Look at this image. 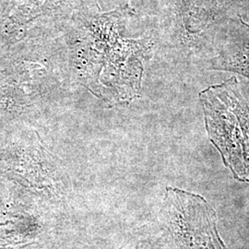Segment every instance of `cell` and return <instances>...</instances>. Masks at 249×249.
I'll list each match as a JSON object with an SVG mask.
<instances>
[{"label":"cell","mask_w":249,"mask_h":249,"mask_svg":"<svg viewBox=\"0 0 249 249\" xmlns=\"http://www.w3.org/2000/svg\"><path fill=\"white\" fill-rule=\"evenodd\" d=\"M161 216L181 249H225L214 211L202 196L167 187Z\"/></svg>","instance_id":"7a4b0ae2"},{"label":"cell","mask_w":249,"mask_h":249,"mask_svg":"<svg viewBox=\"0 0 249 249\" xmlns=\"http://www.w3.org/2000/svg\"><path fill=\"white\" fill-rule=\"evenodd\" d=\"M0 176L24 187L46 209H66L73 197L71 181L61 160L37 132L0 151Z\"/></svg>","instance_id":"6da1fadb"},{"label":"cell","mask_w":249,"mask_h":249,"mask_svg":"<svg viewBox=\"0 0 249 249\" xmlns=\"http://www.w3.org/2000/svg\"><path fill=\"white\" fill-rule=\"evenodd\" d=\"M201 94L206 107V124L212 142L223 156L234 178L247 181L249 166V121L236 96L223 104L213 89Z\"/></svg>","instance_id":"3957f363"},{"label":"cell","mask_w":249,"mask_h":249,"mask_svg":"<svg viewBox=\"0 0 249 249\" xmlns=\"http://www.w3.org/2000/svg\"><path fill=\"white\" fill-rule=\"evenodd\" d=\"M121 249H159L156 246L152 245L151 243L148 242H136L133 244H130L126 247H124Z\"/></svg>","instance_id":"5b68a950"},{"label":"cell","mask_w":249,"mask_h":249,"mask_svg":"<svg viewBox=\"0 0 249 249\" xmlns=\"http://www.w3.org/2000/svg\"><path fill=\"white\" fill-rule=\"evenodd\" d=\"M6 249H41L39 247V244L32 243L29 245H24V247H18V248H7Z\"/></svg>","instance_id":"8992f818"},{"label":"cell","mask_w":249,"mask_h":249,"mask_svg":"<svg viewBox=\"0 0 249 249\" xmlns=\"http://www.w3.org/2000/svg\"></svg>","instance_id":"52a82bcc"},{"label":"cell","mask_w":249,"mask_h":249,"mask_svg":"<svg viewBox=\"0 0 249 249\" xmlns=\"http://www.w3.org/2000/svg\"><path fill=\"white\" fill-rule=\"evenodd\" d=\"M43 230L38 215L15 205L0 203V249L36 243Z\"/></svg>","instance_id":"277c9868"}]
</instances>
